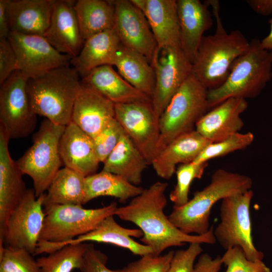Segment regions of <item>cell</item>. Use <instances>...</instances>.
Segmentation results:
<instances>
[{
    "label": "cell",
    "instance_id": "obj_46",
    "mask_svg": "<svg viewBox=\"0 0 272 272\" xmlns=\"http://www.w3.org/2000/svg\"><path fill=\"white\" fill-rule=\"evenodd\" d=\"M270 31L268 34L260 40L262 47L272 52V18L269 21Z\"/></svg>",
    "mask_w": 272,
    "mask_h": 272
},
{
    "label": "cell",
    "instance_id": "obj_1",
    "mask_svg": "<svg viewBox=\"0 0 272 272\" xmlns=\"http://www.w3.org/2000/svg\"><path fill=\"white\" fill-rule=\"evenodd\" d=\"M168 186L167 182L154 183L127 205L117 207L114 215L137 226L143 233L141 241L151 248L155 256L161 255L168 248L181 246L187 243H216L213 227L203 235L187 234L170 221L164 213Z\"/></svg>",
    "mask_w": 272,
    "mask_h": 272
},
{
    "label": "cell",
    "instance_id": "obj_15",
    "mask_svg": "<svg viewBox=\"0 0 272 272\" xmlns=\"http://www.w3.org/2000/svg\"><path fill=\"white\" fill-rule=\"evenodd\" d=\"M114 29L121 44L145 56L151 63L157 44L143 12L131 0H113Z\"/></svg>",
    "mask_w": 272,
    "mask_h": 272
},
{
    "label": "cell",
    "instance_id": "obj_30",
    "mask_svg": "<svg viewBox=\"0 0 272 272\" xmlns=\"http://www.w3.org/2000/svg\"><path fill=\"white\" fill-rule=\"evenodd\" d=\"M74 8L84 41L114 28L115 8L113 1L78 0L76 1Z\"/></svg>",
    "mask_w": 272,
    "mask_h": 272
},
{
    "label": "cell",
    "instance_id": "obj_12",
    "mask_svg": "<svg viewBox=\"0 0 272 272\" xmlns=\"http://www.w3.org/2000/svg\"><path fill=\"white\" fill-rule=\"evenodd\" d=\"M44 198L45 193L37 197L33 189H27L8 220L0 245L25 248L34 255L45 218Z\"/></svg>",
    "mask_w": 272,
    "mask_h": 272
},
{
    "label": "cell",
    "instance_id": "obj_29",
    "mask_svg": "<svg viewBox=\"0 0 272 272\" xmlns=\"http://www.w3.org/2000/svg\"><path fill=\"white\" fill-rule=\"evenodd\" d=\"M103 164L102 170L119 175L137 186L141 183L143 173L149 165L125 133Z\"/></svg>",
    "mask_w": 272,
    "mask_h": 272
},
{
    "label": "cell",
    "instance_id": "obj_7",
    "mask_svg": "<svg viewBox=\"0 0 272 272\" xmlns=\"http://www.w3.org/2000/svg\"><path fill=\"white\" fill-rule=\"evenodd\" d=\"M208 92L192 74L186 79L160 117L157 155L176 138L195 130L209 109Z\"/></svg>",
    "mask_w": 272,
    "mask_h": 272
},
{
    "label": "cell",
    "instance_id": "obj_43",
    "mask_svg": "<svg viewBox=\"0 0 272 272\" xmlns=\"http://www.w3.org/2000/svg\"><path fill=\"white\" fill-rule=\"evenodd\" d=\"M223 262L221 257L213 258L207 253L201 254L195 264V272H219Z\"/></svg>",
    "mask_w": 272,
    "mask_h": 272
},
{
    "label": "cell",
    "instance_id": "obj_45",
    "mask_svg": "<svg viewBox=\"0 0 272 272\" xmlns=\"http://www.w3.org/2000/svg\"><path fill=\"white\" fill-rule=\"evenodd\" d=\"M246 2L257 14L265 16L272 14V0H247Z\"/></svg>",
    "mask_w": 272,
    "mask_h": 272
},
{
    "label": "cell",
    "instance_id": "obj_16",
    "mask_svg": "<svg viewBox=\"0 0 272 272\" xmlns=\"http://www.w3.org/2000/svg\"><path fill=\"white\" fill-rule=\"evenodd\" d=\"M10 140L0 127V242H3L10 215L27 190L23 179L24 174L10 155Z\"/></svg>",
    "mask_w": 272,
    "mask_h": 272
},
{
    "label": "cell",
    "instance_id": "obj_44",
    "mask_svg": "<svg viewBox=\"0 0 272 272\" xmlns=\"http://www.w3.org/2000/svg\"><path fill=\"white\" fill-rule=\"evenodd\" d=\"M10 33L6 0H0V39H8Z\"/></svg>",
    "mask_w": 272,
    "mask_h": 272
},
{
    "label": "cell",
    "instance_id": "obj_32",
    "mask_svg": "<svg viewBox=\"0 0 272 272\" xmlns=\"http://www.w3.org/2000/svg\"><path fill=\"white\" fill-rule=\"evenodd\" d=\"M144 189L119 175L102 170L86 177L84 203L105 196L114 197L124 202L141 194Z\"/></svg>",
    "mask_w": 272,
    "mask_h": 272
},
{
    "label": "cell",
    "instance_id": "obj_18",
    "mask_svg": "<svg viewBox=\"0 0 272 272\" xmlns=\"http://www.w3.org/2000/svg\"><path fill=\"white\" fill-rule=\"evenodd\" d=\"M144 13L159 49L181 48L175 0H131Z\"/></svg>",
    "mask_w": 272,
    "mask_h": 272
},
{
    "label": "cell",
    "instance_id": "obj_34",
    "mask_svg": "<svg viewBox=\"0 0 272 272\" xmlns=\"http://www.w3.org/2000/svg\"><path fill=\"white\" fill-rule=\"evenodd\" d=\"M208 162L197 164L190 162L180 165L176 168L177 182L169 195L174 206H181L189 199L188 195L190 185L195 179H200L208 166Z\"/></svg>",
    "mask_w": 272,
    "mask_h": 272
},
{
    "label": "cell",
    "instance_id": "obj_25",
    "mask_svg": "<svg viewBox=\"0 0 272 272\" xmlns=\"http://www.w3.org/2000/svg\"><path fill=\"white\" fill-rule=\"evenodd\" d=\"M81 82L115 104L151 102L150 97L128 83L112 65H104L93 69L81 78Z\"/></svg>",
    "mask_w": 272,
    "mask_h": 272
},
{
    "label": "cell",
    "instance_id": "obj_41",
    "mask_svg": "<svg viewBox=\"0 0 272 272\" xmlns=\"http://www.w3.org/2000/svg\"><path fill=\"white\" fill-rule=\"evenodd\" d=\"M108 256L93 243L88 244L81 272H125L122 269H111L107 266Z\"/></svg>",
    "mask_w": 272,
    "mask_h": 272
},
{
    "label": "cell",
    "instance_id": "obj_26",
    "mask_svg": "<svg viewBox=\"0 0 272 272\" xmlns=\"http://www.w3.org/2000/svg\"><path fill=\"white\" fill-rule=\"evenodd\" d=\"M121 43L114 28L96 34L85 41L71 65L83 78L93 69L104 65L113 66Z\"/></svg>",
    "mask_w": 272,
    "mask_h": 272
},
{
    "label": "cell",
    "instance_id": "obj_36",
    "mask_svg": "<svg viewBox=\"0 0 272 272\" xmlns=\"http://www.w3.org/2000/svg\"><path fill=\"white\" fill-rule=\"evenodd\" d=\"M0 272H40L37 259L23 248L0 245Z\"/></svg>",
    "mask_w": 272,
    "mask_h": 272
},
{
    "label": "cell",
    "instance_id": "obj_20",
    "mask_svg": "<svg viewBox=\"0 0 272 272\" xmlns=\"http://www.w3.org/2000/svg\"><path fill=\"white\" fill-rule=\"evenodd\" d=\"M114 118L115 104L82 84L73 106L71 121L94 139Z\"/></svg>",
    "mask_w": 272,
    "mask_h": 272
},
{
    "label": "cell",
    "instance_id": "obj_31",
    "mask_svg": "<svg viewBox=\"0 0 272 272\" xmlns=\"http://www.w3.org/2000/svg\"><path fill=\"white\" fill-rule=\"evenodd\" d=\"M85 178L69 168L60 169L45 193L44 208L55 205H84Z\"/></svg>",
    "mask_w": 272,
    "mask_h": 272
},
{
    "label": "cell",
    "instance_id": "obj_19",
    "mask_svg": "<svg viewBox=\"0 0 272 272\" xmlns=\"http://www.w3.org/2000/svg\"><path fill=\"white\" fill-rule=\"evenodd\" d=\"M248 107L247 100L230 98L207 112L197 122L195 129L211 143L239 132L244 125L240 117Z\"/></svg>",
    "mask_w": 272,
    "mask_h": 272
},
{
    "label": "cell",
    "instance_id": "obj_10",
    "mask_svg": "<svg viewBox=\"0 0 272 272\" xmlns=\"http://www.w3.org/2000/svg\"><path fill=\"white\" fill-rule=\"evenodd\" d=\"M28 80L17 70L1 85L0 126L10 139L28 137L36 125L37 115L27 90Z\"/></svg>",
    "mask_w": 272,
    "mask_h": 272
},
{
    "label": "cell",
    "instance_id": "obj_8",
    "mask_svg": "<svg viewBox=\"0 0 272 272\" xmlns=\"http://www.w3.org/2000/svg\"><path fill=\"white\" fill-rule=\"evenodd\" d=\"M65 126L45 119L33 138V144L16 161L24 175L33 181L37 197L44 194L62 163L59 142Z\"/></svg>",
    "mask_w": 272,
    "mask_h": 272
},
{
    "label": "cell",
    "instance_id": "obj_27",
    "mask_svg": "<svg viewBox=\"0 0 272 272\" xmlns=\"http://www.w3.org/2000/svg\"><path fill=\"white\" fill-rule=\"evenodd\" d=\"M113 216L111 215L107 217L95 229L65 243L62 247L69 244L91 241L120 247L128 250L133 254L141 257L153 255L151 247L139 243L132 238L143 237V233L140 229L123 227L116 222Z\"/></svg>",
    "mask_w": 272,
    "mask_h": 272
},
{
    "label": "cell",
    "instance_id": "obj_23",
    "mask_svg": "<svg viewBox=\"0 0 272 272\" xmlns=\"http://www.w3.org/2000/svg\"><path fill=\"white\" fill-rule=\"evenodd\" d=\"M55 0H6L11 32L44 36Z\"/></svg>",
    "mask_w": 272,
    "mask_h": 272
},
{
    "label": "cell",
    "instance_id": "obj_24",
    "mask_svg": "<svg viewBox=\"0 0 272 272\" xmlns=\"http://www.w3.org/2000/svg\"><path fill=\"white\" fill-rule=\"evenodd\" d=\"M210 143L193 130L171 142L155 157L151 165L159 177L170 179L175 173L177 164L192 162Z\"/></svg>",
    "mask_w": 272,
    "mask_h": 272
},
{
    "label": "cell",
    "instance_id": "obj_38",
    "mask_svg": "<svg viewBox=\"0 0 272 272\" xmlns=\"http://www.w3.org/2000/svg\"><path fill=\"white\" fill-rule=\"evenodd\" d=\"M225 272H270L262 261H253L247 258L243 249L236 246L226 250L221 257Z\"/></svg>",
    "mask_w": 272,
    "mask_h": 272
},
{
    "label": "cell",
    "instance_id": "obj_17",
    "mask_svg": "<svg viewBox=\"0 0 272 272\" xmlns=\"http://www.w3.org/2000/svg\"><path fill=\"white\" fill-rule=\"evenodd\" d=\"M75 3L55 0L50 24L44 36L58 51L72 58L79 54L85 42L74 8Z\"/></svg>",
    "mask_w": 272,
    "mask_h": 272
},
{
    "label": "cell",
    "instance_id": "obj_5",
    "mask_svg": "<svg viewBox=\"0 0 272 272\" xmlns=\"http://www.w3.org/2000/svg\"><path fill=\"white\" fill-rule=\"evenodd\" d=\"M117 203L101 208L55 205L44 208L45 218L34 255L50 254L66 242L95 229L107 217L113 215Z\"/></svg>",
    "mask_w": 272,
    "mask_h": 272
},
{
    "label": "cell",
    "instance_id": "obj_9",
    "mask_svg": "<svg viewBox=\"0 0 272 272\" xmlns=\"http://www.w3.org/2000/svg\"><path fill=\"white\" fill-rule=\"evenodd\" d=\"M253 192L251 189L228 196L222 200L220 222L214 230V235L226 250L240 247L247 258L262 261L263 253L255 247L252 236L250 207Z\"/></svg>",
    "mask_w": 272,
    "mask_h": 272
},
{
    "label": "cell",
    "instance_id": "obj_11",
    "mask_svg": "<svg viewBox=\"0 0 272 272\" xmlns=\"http://www.w3.org/2000/svg\"><path fill=\"white\" fill-rule=\"evenodd\" d=\"M151 64L155 75L151 104L159 119L171 99L192 74V63L180 47H157Z\"/></svg>",
    "mask_w": 272,
    "mask_h": 272
},
{
    "label": "cell",
    "instance_id": "obj_39",
    "mask_svg": "<svg viewBox=\"0 0 272 272\" xmlns=\"http://www.w3.org/2000/svg\"><path fill=\"white\" fill-rule=\"evenodd\" d=\"M174 251L163 255H149L131 262L123 267L125 272H167Z\"/></svg>",
    "mask_w": 272,
    "mask_h": 272
},
{
    "label": "cell",
    "instance_id": "obj_6",
    "mask_svg": "<svg viewBox=\"0 0 272 272\" xmlns=\"http://www.w3.org/2000/svg\"><path fill=\"white\" fill-rule=\"evenodd\" d=\"M271 78L272 52L262 47L259 39H253L246 51L234 61L224 83L209 90V108L230 98H254Z\"/></svg>",
    "mask_w": 272,
    "mask_h": 272
},
{
    "label": "cell",
    "instance_id": "obj_33",
    "mask_svg": "<svg viewBox=\"0 0 272 272\" xmlns=\"http://www.w3.org/2000/svg\"><path fill=\"white\" fill-rule=\"evenodd\" d=\"M88 244L66 245L47 256L37 258L40 272H72L75 269H80Z\"/></svg>",
    "mask_w": 272,
    "mask_h": 272
},
{
    "label": "cell",
    "instance_id": "obj_42",
    "mask_svg": "<svg viewBox=\"0 0 272 272\" xmlns=\"http://www.w3.org/2000/svg\"><path fill=\"white\" fill-rule=\"evenodd\" d=\"M17 70V57L10 41L0 39V85Z\"/></svg>",
    "mask_w": 272,
    "mask_h": 272
},
{
    "label": "cell",
    "instance_id": "obj_3",
    "mask_svg": "<svg viewBox=\"0 0 272 272\" xmlns=\"http://www.w3.org/2000/svg\"><path fill=\"white\" fill-rule=\"evenodd\" d=\"M252 186L249 176L219 169L212 175L210 183L195 192L185 204L173 206L169 219L185 234H205L210 229L211 211L215 204L228 196L250 190Z\"/></svg>",
    "mask_w": 272,
    "mask_h": 272
},
{
    "label": "cell",
    "instance_id": "obj_40",
    "mask_svg": "<svg viewBox=\"0 0 272 272\" xmlns=\"http://www.w3.org/2000/svg\"><path fill=\"white\" fill-rule=\"evenodd\" d=\"M202 252L201 244L198 243L174 251L167 272H195L194 262Z\"/></svg>",
    "mask_w": 272,
    "mask_h": 272
},
{
    "label": "cell",
    "instance_id": "obj_22",
    "mask_svg": "<svg viewBox=\"0 0 272 272\" xmlns=\"http://www.w3.org/2000/svg\"><path fill=\"white\" fill-rule=\"evenodd\" d=\"M208 7L199 0L177 1L181 48L192 63L204 33L213 25Z\"/></svg>",
    "mask_w": 272,
    "mask_h": 272
},
{
    "label": "cell",
    "instance_id": "obj_2",
    "mask_svg": "<svg viewBox=\"0 0 272 272\" xmlns=\"http://www.w3.org/2000/svg\"><path fill=\"white\" fill-rule=\"evenodd\" d=\"M216 21L213 35L204 36L192 63V74L209 90L222 85L236 59L248 49L250 42L239 30L228 33L220 16L218 1H208Z\"/></svg>",
    "mask_w": 272,
    "mask_h": 272
},
{
    "label": "cell",
    "instance_id": "obj_13",
    "mask_svg": "<svg viewBox=\"0 0 272 272\" xmlns=\"http://www.w3.org/2000/svg\"><path fill=\"white\" fill-rule=\"evenodd\" d=\"M115 118L151 165L157 155L160 137L159 119L151 102L115 104Z\"/></svg>",
    "mask_w": 272,
    "mask_h": 272
},
{
    "label": "cell",
    "instance_id": "obj_21",
    "mask_svg": "<svg viewBox=\"0 0 272 272\" xmlns=\"http://www.w3.org/2000/svg\"><path fill=\"white\" fill-rule=\"evenodd\" d=\"M59 150L65 167L85 177L95 173L100 163L93 139L72 121L65 127Z\"/></svg>",
    "mask_w": 272,
    "mask_h": 272
},
{
    "label": "cell",
    "instance_id": "obj_4",
    "mask_svg": "<svg viewBox=\"0 0 272 272\" xmlns=\"http://www.w3.org/2000/svg\"><path fill=\"white\" fill-rule=\"evenodd\" d=\"M80 77L70 65L28 79L27 90L34 113L55 124L67 125L71 122L73 106L82 89Z\"/></svg>",
    "mask_w": 272,
    "mask_h": 272
},
{
    "label": "cell",
    "instance_id": "obj_14",
    "mask_svg": "<svg viewBox=\"0 0 272 272\" xmlns=\"http://www.w3.org/2000/svg\"><path fill=\"white\" fill-rule=\"evenodd\" d=\"M8 39L16 53L18 70L28 79L71 65L72 58L58 51L44 36L11 32Z\"/></svg>",
    "mask_w": 272,
    "mask_h": 272
},
{
    "label": "cell",
    "instance_id": "obj_35",
    "mask_svg": "<svg viewBox=\"0 0 272 272\" xmlns=\"http://www.w3.org/2000/svg\"><path fill=\"white\" fill-rule=\"evenodd\" d=\"M250 132L234 133L221 141L209 144L192 162L200 164L210 160L222 157L249 146L254 141Z\"/></svg>",
    "mask_w": 272,
    "mask_h": 272
},
{
    "label": "cell",
    "instance_id": "obj_28",
    "mask_svg": "<svg viewBox=\"0 0 272 272\" xmlns=\"http://www.w3.org/2000/svg\"><path fill=\"white\" fill-rule=\"evenodd\" d=\"M113 65L128 83L152 99L155 75L151 63L145 56L121 44Z\"/></svg>",
    "mask_w": 272,
    "mask_h": 272
},
{
    "label": "cell",
    "instance_id": "obj_37",
    "mask_svg": "<svg viewBox=\"0 0 272 272\" xmlns=\"http://www.w3.org/2000/svg\"><path fill=\"white\" fill-rule=\"evenodd\" d=\"M124 133L120 123L114 118L93 139L95 152L100 163L105 161Z\"/></svg>",
    "mask_w": 272,
    "mask_h": 272
}]
</instances>
